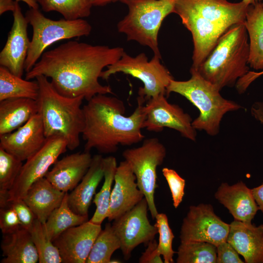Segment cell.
Returning a JSON list of instances; mask_svg holds the SVG:
<instances>
[{"label": "cell", "instance_id": "cell-34", "mask_svg": "<svg viewBox=\"0 0 263 263\" xmlns=\"http://www.w3.org/2000/svg\"><path fill=\"white\" fill-rule=\"evenodd\" d=\"M38 251L39 263H61L62 258L57 248L46 235L42 224L37 219L30 230Z\"/></svg>", "mask_w": 263, "mask_h": 263}, {"label": "cell", "instance_id": "cell-37", "mask_svg": "<svg viewBox=\"0 0 263 263\" xmlns=\"http://www.w3.org/2000/svg\"><path fill=\"white\" fill-rule=\"evenodd\" d=\"M8 204L16 211L20 226L30 231L37 218L29 207L22 199L9 202Z\"/></svg>", "mask_w": 263, "mask_h": 263}, {"label": "cell", "instance_id": "cell-3", "mask_svg": "<svg viewBox=\"0 0 263 263\" xmlns=\"http://www.w3.org/2000/svg\"><path fill=\"white\" fill-rule=\"evenodd\" d=\"M248 5L243 0H175L174 13L192 35L191 67L198 69L230 27L244 22Z\"/></svg>", "mask_w": 263, "mask_h": 263}, {"label": "cell", "instance_id": "cell-32", "mask_svg": "<svg viewBox=\"0 0 263 263\" xmlns=\"http://www.w3.org/2000/svg\"><path fill=\"white\" fill-rule=\"evenodd\" d=\"M120 246L112 224L107 223L95 240L86 263H110L113 254Z\"/></svg>", "mask_w": 263, "mask_h": 263}, {"label": "cell", "instance_id": "cell-26", "mask_svg": "<svg viewBox=\"0 0 263 263\" xmlns=\"http://www.w3.org/2000/svg\"><path fill=\"white\" fill-rule=\"evenodd\" d=\"M249 39L248 65L263 70V5L261 2L248 5L244 22Z\"/></svg>", "mask_w": 263, "mask_h": 263}, {"label": "cell", "instance_id": "cell-30", "mask_svg": "<svg viewBox=\"0 0 263 263\" xmlns=\"http://www.w3.org/2000/svg\"><path fill=\"white\" fill-rule=\"evenodd\" d=\"M177 254V263H216L217 246L206 242H181Z\"/></svg>", "mask_w": 263, "mask_h": 263}, {"label": "cell", "instance_id": "cell-16", "mask_svg": "<svg viewBox=\"0 0 263 263\" xmlns=\"http://www.w3.org/2000/svg\"><path fill=\"white\" fill-rule=\"evenodd\" d=\"M13 23L6 42L0 53V65L22 77L31 40L27 35L29 24L17 2L13 12Z\"/></svg>", "mask_w": 263, "mask_h": 263}, {"label": "cell", "instance_id": "cell-17", "mask_svg": "<svg viewBox=\"0 0 263 263\" xmlns=\"http://www.w3.org/2000/svg\"><path fill=\"white\" fill-rule=\"evenodd\" d=\"M47 139L38 113L16 130L0 135V148L24 161L40 150Z\"/></svg>", "mask_w": 263, "mask_h": 263}, {"label": "cell", "instance_id": "cell-24", "mask_svg": "<svg viewBox=\"0 0 263 263\" xmlns=\"http://www.w3.org/2000/svg\"><path fill=\"white\" fill-rule=\"evenodd\" d=\"M1 263H36L38 251L30 232L20 226L13 232L2 234L0 244Z\"/></svg>", "mask_w": 263, "mask_h": 263}, {"label": "cell", "instance_id": "cell-20", "mask_svg": "<svg viewBox=\"0 0 263 263\" xmlns=\"http://www.w3.org/2000/svg\"><path fill=\"white\" fill-rule=\"evenodd\" d=\"M214 196L228 210L235 220L251 223L259 210L251 189L242 181L231 186L227 183H222Z\"/></svg>", "mask_w": 263, "mask_h": 263}, {"label": "cell", "instance_id": "cell-42", "mask_svg": "<svg viewBox=\"0 0 263 263\" xmlns=\"http://www.w3.org/2000/svg\"><path fill=\"white\" fill-rule=\"evenodd\" d=\"M251 191L259 210L263 213V182L260 186L252 188Z\"/></svg>", "mask_w": 263, "mask_h": 263}, {"label": "cell", "instance_id": "cell-46", "mask_svg": "<svg viewBox=\"0 0 263 263\" xmlns=\"http://www.w3.org/2000/svg\"><path fill=\"white\" fill-rule=\"evenodd\" d=\"M17 2L22 1L25 3L30 8L38 9V4L36 0H15Z\"/></svg>", "mask_w": 263, "mask_h": 263}, {"label": "cell", "instance_id": "cell-7", "mask_svg": "<svg viewBox=\"0 0 263 263\" xmlns=\"http://www.w3.org/2000/svg\"><path fill=\"white\" fill-rule=\"evenodd\" d=\"M128 8L127 15L117 24L118 31L128 41L147 46L161 58L158 33L164 19L174 13L175 0H119Z\"/></svg>", "mask_w": 263, "mask_h": 263}, {"label": "cell", "instance_id": "cell-45", "mask_svg": "<svg viewBox=\"0 0 263 263\" xmlns=\"http://www.w3.org/2000/svg\"><path fill=\"white\" fill-rule=\"evenodd\" d=\"M119 0H90L93 6H103Z\"/></svg>", "mask_w": 263, "mask_h": 263}, {"label": "cell", "instance_id": "cell-36", "mask_svg": "<svg viewBox=\"0 0 263 263\" xmlns=\"http://www.w3.org/2000/svg\"><path fill=\"white\" fill-rule=\"evenodd\" d=\"M162 173L169 185L173 201V205L177 208L183 200L186 181L174 169L164 168Z\"/></svg>", "mask_w": 263, "mask_h": 263}, {"label": "cell", "instance_id": "cell-41", "mask_svg": "<svg viewBox=\"0 0 263 263\" xmlns=\"http://www.w3.org/2000/svg\"><path fill=\"white\" fill-rule=\"evenodd\" d=\"M263 75V70L260 72L249 71L237 81L235 85L238 92L240 94L244 93L253 81Z\"/></svg>", "mask_w": 263, "mask_h": 263}, {"label": "cell", "instance_id": "cell-1", "mask_svg": "<svg viewBox=\"0 0 263 263\" xmlns=\"http://www.w3.org/2000/svg\"><path fill=\"white\" fill-rule=\"evenodd\" d=\"M124 52L120 47L94 45L69 41L45 52L25 79L42 75L51 78L54 88L68 97L83 96L87 101L98 94H114L110 86L98 79L105 67L116 62Z\"/></svg>", "mask_w": 263, "mask_h": 263}, {"label": "cell", "instance_id": "cell-12", "mask_svg": "<svg viewBox=\"0 0 263 263\" xmlns=\"http://www.w3.org/2000/svg\"><path fill=\"white\" fill-rule=\"evenodd\" d=\"M67 148L66 140L60 136L47 138L36 153L26 160L13 187L8 193V202L22 199L31 186L43 178L49 168Z\"/></svg>", "mask_w": 263, "mask_h": 263}, {"label": "cell", "instance_id": "cell-2", "mask_svg": "<svg viewBox=\"0 0 263 263\" xmlns=\"http://www.w3.org/2000/svg\"><path fill=\"white\" fill-rule=\"evenodd\" d=\"M132 114L124 115L123 102L114 96L98 94L83 106L85 124L82 136L84 151L96 149L102 153L115 152L119 145L131 146L145 138L142 132L146 118L144 99L137 97Z\"/></svg>", "mask_w": 263, "mask_h": 263}, {"label": "cell", "instance_id": "cell-28", "mask_svg": "<svg viewBox=\"0 0 263 263\" xmlns=\"http://www.w3.org/2000/svg\"><path fill=\"white\" fill-rule=\"evenodd\" d=\"M68 195L66 192L61 205L42 224L45 234L53 242L67 229L89 221L88 215L76 214L71 209L68 204Z\"/></svg>", "mask_w": 263, "mask_h": 263}, {"label": "cell", "instance_id": "cell-10", "mask_svg": "<svg viewBox=\"0 0 263 263\" xmlns=\"http://www.w3.org/2000/svg\"><path fill=\"white\" fill-rule=\"evenodd\" d=\"M166 149L157 138L143 140L141 146L127 149L122 153L124 160L131 166L135 175L138 188L144 195L152 219L158 213L154 201L157 168L166 156Z\"/></svg>", "mask_w": 263, "mask_h": 263}, {"label": "cell", "instance_id": "cell-13", "mask_svg": "<svg viewBox=\"0 0 263 263\" xmlns=\"http://www.w3.org/2000/svg\"><path fill=\"white\" fill-rule=\"evenodd\" d=\"M148 209V202L144 197L130 210L113 220L112 224L126 260L130 258L136 247L141 244H147L158 233L157 227L149 220Z\"/></svg>", "mask_w": 263, "mask_h": 263}, {"label": "cell", "instance_id": "cell-43", "mask_svg": "<svg viewBox=\"0 0 263 263\" xmlns=\"http://www.w3.org/2000/svg\"><path fill=\"white\" fill-rule=\"evenodd\" d=\"M17 1L15 0H0V15H1L7 11L15 10Z\"/></svg>", "mask_w": 263, "mask_h": 263}, {"label": "cell", "instance_id": "cell-49", "mask_svg": "<svg viewBox=\"0 0 263 263\" xmlns=\"http://www.w3.org/2000/svg\"><path fill=\"white\" fill-rule=\"evenodd\" d=\"M262 3V4H263V1Z\"/></svg>", "mask_w": 263, "mask_h": 263}, {"label": "cell", "instance_id": "cell-38", "mask_svg": "<svg viewBox=\"0 0 263 263\" xmlns=\"http://www.w3.org/2000/svg\"><path fill=\"white\" fill-rule=\"evenodd\" d=\"M0 208V228L2 234L13 232L20 226L16 211L8 204Z\"/></svg>", "mask_w": 263, "mask_h": 263}, {"label": "cell", "instance_id": "cell-23", "mask_svg": "<svg viewBox=\"0 0 263 263\" xmlns=\"http://www.w3.org/2000/svg\"><path fill=\"white\" fill-rule=\"evenodd\" d=\"M66 193L56 188L44 177L31 186L22 199L37 219L44 224L61 205Z\"/></svg>", "mask_w": 263, "mask_h": 263}, {"label": "cell", "instance_id": "cell-5", "mask_svg": "<svg viewBox=\"0 0 263 263\" xmlns=\"http://www.w3.org/2000/svg\"><path fill=\"white\" fill-rule=\"evenodd\" d=\"M35 79L39 87L38 113L46 137L61 136L67 141L69 150H75L80 145V135L84 127V97L64 96L54 88L47 77L40 75Z\"/></svg>", "mask_w": 263, "mask_h": 263}, {"label": "cell", "instance_id": "cell-6", "mask_svg": "<svg viewBox=\"0 0 263 263\" xmlns=\"http://www.w3.org/2000/svg\"><path fill=\"white\" fill-rule=\"evenodd\" d=\"M190 73L191 77L188 80H172L167 89L166 95L175 93L186 98L200 112L192 121L193 128L215 136L219 132L224 115L241 109V106L224 98L220 91L204 78L197 70L191 67Z\"/></svg>", "mask_w": 263, "mask_h": 263}, {"label": "cell", "instance_id": "cell-25", "mask_svg": "<svg viewBox=\"0 0 263 263\" xmlns=\"http://www.w3.org/2000/svg\"><path fill=\"white\" fill-rule=\"evenodd\" d=\"M38 113L37 100L25 98L0 101V135L11 132Z\"/></svg>", "mask_w": 263, "mask_h": 263}, {"label": "cell", "instance_id": "cell-22", "mask_svg": "<svg viewBox=\"0 0 263 263\" xmlns=\"http://www.w3.org/2000/svg\"><path fill=\"white\" fill-rule=\"evenodd\" d=\"M104 158L101 155L93 156L88 171L68 195V204L76 214L88 215L89 208L99 183L104 178Z\"/></svg>", "mask_w": 263, "mask_h": 263}, {"label": "cell", "instance_id": "cell-39", "mask_svg": "<svg viewBox=\"0 0 263 263\" xmlns=\"http://www.w3.org/2000/svg\"><path fill=\"white\" fill-rule=\"evenodd\" d=\"M217 263H243L239 253L227 241L217 246Z\"/></svg>", "mask_w": 263, "mask_h": 263}, {"label": "cell", "instance_id": "cell-19", "mask_svg": "<svg viewBox=\"0 0 263 263\" xmlns=\"http://www.w3.org/2000/svg\"><path fill=\"white\" fill-rule=\"evenodd\" d=\"M92 158L90 152L85 151L67 155L57 160L45 177L60 191L72 190L88 171Z\"/></svg>", "mask_w": 263, "mask_h": 263}, {"label": "cell", "instance_id": "cell-9", "mask_svg": "<svg viewBox=\"0 0 263 263\" xmlns=\"http://www.w3.org/2000/svg\"><path fill=\"white\" fill-rule=\"evenodd\" d=\"M161 57L154 55L151 60L144 53L132 56L125 51L114 63L103 71L100 78L108 80L115 74L122 73L141 81L144 85L138 90V96L147 102L160 94L166 95L167 89L174 79L169 71L160 62Z\"/></svg>", "mask_w": 263, "mask_h": 263}, {"label": "cell", "instance_id": "cell-11", "mask_svg": "<svg viewBox=\"0 0 263 263\" xmlns=\"http://www.w3.org/2000/svg\"><path fill=\"white\" fill-rule=\"evenodd\" d=\"M230 224L221 219L210 204L190 206L181 227V242L200 241L216 246L226 241Z\"/></svg>", "mask_w": 263, "mask_h": 263}, {"label": "cell", "instance_id": "cell-33", "mask_svg": "<svg viewBox=\"0 0 263 263\" xmlns=\"http://www.w3.org/2000/svg\"><path fill=\"white\" fill-rule=\"evenodd\" d=\"M22 162L0 148V207L8 203L9 191L20 173Z\"/></svg>", "mask_w": 263, "mask_h": 263}, {"label": "cell", "instance_id": "cell-40", "mask_svg": "<svg viewBox=\"0 0 263 263\" xmlns=\"http://www.w3.org/2000/svg\"><path fill=\"white\" fill-rule=\"evenodd\" d=\"M158 243L153 240L147 244V247L139 259V263H163L161 255L157 250Z\"/></svg>", "mask_w": 263, "mask_h": 263}, {"label": "cell", "instance_id": "cell-31", "mask_svg": "<svg viewBox=\"0 0 263 263\" xmlns=\"http://www.w3.org/2000/svg\"><path fill=\"white\" fill-rule=\"evenodd\" d=\"M46 12L56 11L68 20L89 17L93 6L90 0H36Z\"/></svg>", "mask_w": 263, "mask_h": 263}, {"label": "cell", "instance_id": "cell-44", "mask_svg": "<svg viewBox=\"0 0 263 263\" xmlns=\"http://www.w3.org/2000/svg\"><path fill=\"white\" fill-rule=\"evenodd\" d=\"M252 115L263 124V103L256 102L251 108Z\"/></svg>", "mask_w": 263, "mask_h": 263}, {"label": "cell", "instance_id": "cell-47", "mask_svg": "<svg viewBox=\"0 0 263 263\" xmlns=\"http://www.w3.org/2000/svg\"><path fill=\"white\" fill-rule=\"evenodd\" d=\"M248 5L255 4V3L261 2L262 0H242Z\"/></svg>", "mask_w": 263, "mask_h": 263}, {"label": "cell", "instance_id": "cell-15", "mask_svg": "<svg viewBox=\"0 0 263 263\" xmlns=\"http://www.w3.org/2000/svg\"><path fill=\"white\" fill-rule=\"evenodd\" d=\"M102 230L101 225L89 220L71 227L53 243L63 263H86L94 244Z\"/></svg>", "mask_w": 263, "mask_h": 263}, {"label": "cell", "instance_id": "cell-35", "mask_svg": "<svg viewBox=\"0 0 263 263\" xmlns=\"http://www.w3.org/2000/svg\"><path fill=\"white\" fill-rule=\"evenodd\" d=\"M155 226L159 233L157 250L159 254L163 256L164 263H173V256L176 252L173 250L172 243L174 235L169 227L167 215L158 213L155 217Z\"/></svg>", "mask_w": 263, "mask_h": 263}, {"label": "cell", "instance_id": "cell-14", "mask_svg": "<svg viewBox=\"0 0 263 263\" xmlns=\"http://www.w3.org/2000/svg\"><path fill=\"white\" fill-rule=\"evenodd\" d=\"M165 94H160L146 102L144 110L146 118L142 128L150 132H161L164 128L178 132L192 141L196 138V130L191 116L178 105L169 103Z\"/></svg>", "mask_w": 263, "mask_h": 263}, {"label": "cell", "instance_id": "cell-18", "mask_svg": "<svg viewBox=\"0 0 263 263\" xmlns=\"http://www.w3.org/2000/svg\"><path fill=\"white\" fill-rule=\"evenodd\" d=\"M112 191L108 219L116 220L130 210L144 195L138 187L135 175L125 160L117 167Z\"/></svg>", "mask_w": 263, "mask_h": 263}, {"label": "cell", "instance_id": "cell-8", "mask_svg": "<svg viewBox=\"0 0 263 263\" xmlns=\"http://www.w3.org/2000/svg\"><path fill=\"white\" fill-rule=\"evenodd\" d=\"M25 17L33 29V34L24 70L30 71L43 54L54 43L63 39L88 36L92 26L83 19L53 20L45 17L38 9L30 8Z\"/></svg>", "mask_w": 263, "mask_h": 263}, {"label": "cell", "instance_id": "cell-21", "mask_svg": "<svg viewBox=\"0 0 263 263\" xmlns=\"http://www.w3.org/2000/svg\"><path fill=\"white\" fill-rule=\"evenodd\" d=\"M227 241L246 263H263V225L234 220L230 224Z\"/></svg>", "mask_w": 263, "mask_h": 263}, {"label": "cell", "instance_id": "cell-29", "mask_svg": "<svg viewBox=\"0 0 263 263\" xmlns=\"http://www.w3.org/2000/svg\"><path fill=\"white\" fill-rule=\"evenodd\" d=\"M104 183L100 191L95 194L93 202L96 206L95 212L89 221L101 225L108 218L112 194V186L117 169L116 158L112 156L104 158Z\"/></svg>", "mask_w": 263, "mask_h": 263}, {"label": "cell", "instance_id": "cell-48", "mask_svg": "<svg viewBox=\"0 0 263 263\" xmlns=\"http://www.w3.org/2000/svg\"><path fill=\"white\" fill-rule=\"evenodd\" d=\"M110 263H120V262H119V261L116 260H111Z\"/></svg>", "mask_w": 263, "mask_h": 263}, {"label": "cell", "instance_id": "cell-4", "mask_svg": "<svg viewBox=\"0 0 263 263\" xmlns=\"http://www.w3.org/2000/svg\"><path fill=\"white\" fill-rule=\"evenodd\" d=\"M249 57L248 36L242 22L233 25L222 36L208 56L196 70L221 91L225 87L236 85L249 71Z\"/></svg>", "mask_w": 263, "mask_h": 263}, {"label": "cell", "instance_id": "cell-27", "mask_svg": "<svg viewBox=\"0 0 263 263\" xmlns=\"http://www.w3.org/2000/svg\"><path fill=\"white\" fill-rule=\"evenodd\" d=\"M39 87L37 80L23 79L6 68L0 66V101L12 98H25L37 100Z\"/></svg>", "mask_w": 263, "mask_h": 263}]
</instances>
